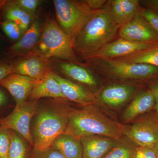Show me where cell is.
I'll list each match as a JSON object with an SVG mask.
<instances>
[{
  "instance_id": "obj_12",
  "label": "cell",
  "mask_w": 158,
  "mask_h": 158,
  "mask_svg": "<svg viewBox=\"0 0 158 158\" xmlns=\"http://www.w3.org/2000/svg\"><path fill=\"white\" fill-rule=\"evenodd\" d=\"M37 81L29 77L12 73L1 81L0 85L7 89L13 97L16 106H21L27 102Z\"/></svg>"
},
{
  "instance_id": "obj_29",
  "label": "cell",
  "mask_w": 158,
  "mask_h": 158,
  "mask_svg": "<svg viewBox=\"0 0 158 158\" xmlns=\"http://www.w3.org/2000/svg\"><path fill=\"white\" fill-rule=\"evenodd\" d=\"M30 158H65L58 150L52 146L44 151L33 149Z\"/></svg>"
},
{
  "instance_id": "obj_5",
  "label": "cell",
  "mask_w": 158,
  "mask_h": 158,
  "mask_svg": "<svg viewBox=\"0 0 158 158\" xmlns=\"http://www.w3.org/2000/svg\"><path fill=\"white\" fill-rule=\"evenodd\" d=\"M53 3L59 26L73 41L98 11L90 9L85 1L54 0Z\"/></svg>"
},
{
  "instance_id": "obj_14",
  "label": "cell",
  "mask_w": 158,
  "mask_h": 158,
  "mask_svg": "<svg viewBox=\"0 0 158 158\" xmlns=\"http://www.w3.org/2000/svg\"><path fill=\"white\" fill-rule=\"evenodd\" d=\"M54 78L59 83L65 99L70 100L83 106L94 104L95 98L92 94L81 86L52 72Z\"/></svg>"
},
{
  "instance_id": "obj_31",
  "label": "cell",
  "mask_w": 158,
  "mask_h": 158,
  "mask_svg": "<svg viewBox=\"0 0 158 158\" xmlns=\"http://www.w3.org/2000/svg\"><path fill=\"white\" fill-rule=\"evenodd\" d=\"M15 3L32 16L35 14L41 1L39 0H15Z\"/></svg>"
},
{
  "instance_id": "obj_35",
  "label": "cell",
  "mask_w": 158,
  "mask_h": 158,
  "mask_svg": "<svg viewBox=\"0 0 158 158\" xmlns=\"http://www.w3.org/2000/svg\"><path fill=\"white\" fill-rule=\"evenodd\" d=\"M149 8L158 11V0H149L145 2Z\"/></svg>"
},
{
  "instance_id": "obj_11",
  "label": "cell",
  "mask_w": 158,
  "mask_h": 158,
  "mask_svg": "<svg viewBox=\"0 0 158 158\" xmlns=\"http://www.w3.org/2000/svg\"><path fill=\"white\" fill-rule=\"evenodd\" d=\"M119 35L123 39L132 42L158 43V34L139 13L129 22L120 27Z\"/></svg>"
},
{
  "instance_id": "obj_38",
  "label": "cell",
  "mask_w": 158,
  "mask_h": 158,
  "mask_svg": "<svg viewBox=\"0 0 158 158\" xmlns=\"http://www.w3.org/2000/svg\"><path fill=\"white\" fill-rule=\"evenodd\" d=\"M1 118H0V122H1Z\"/></svg>"
},
{
  "instance_id": "obj_24",
  "label": "cell",
  "mask_w": 158,
  "mask_h": 158,
  "mask_svg": "<svg viewBox=\"0 0 158 158\" xmlns=\"http://www.w3.org/2000/svg\"><path fill=\"white\" fill-rule=\"evenodd\" d=\"M10 144L8 158H28L29 147L27 141L19 134L10 130Z\"/></svg>"
},
{
  "instance_id": "obj_17",
  "label": "cell",
  "mask_w": 158,
  "mask_h": 158,
  "mask_svg": "<svg viewBox=\"0 0 158 158\" xmlns=\"http://www.w3.org/2000/svg\"><path fill=\"white\" fill-rule=\"evenodd\" d=\"M110 9L113 19L120 27L132 20L141 9L137 0L112 1Z\"/></svg>"
},
{
  "instance_id": "obj_6",
  "label": "cell",
  "mask_w": 158,
  "mask_h": 158,
  "mask_svg": "<svg viewBox=\"0 0 158 158\" xmlns=\"http://www.w3.org/2000/svg\"><path fill=\"white\" fill-rule=\"evenodd\" d=\"M37 113V100L27 102L21 106H16L6 118H1L0 125L19 134L34 146L33 136L30 130L31 118Z\"/></svg>"
},
{
  "instance_id": "obj_9",
  "label": "cell",
  "mask_w": 158,
  "mask_h": 158,
  "mask_svg": "<svg viewBox=\"0 0 158 158\" xmlns=\"http://www.w3.org/2000/svg\"><path fill=\"white\" fill-rule=\"evenodd\" d=\"M157 44L134 42L120 38L105 45L86 59L105 60L118 59L147 49Z\"/></svg>"
},
{
  "instance_id": "obj_19",
  "label": "cell",
  "mask_w": 158,
  "mask_h": 158,
  "mask_svg": "<svg viewBox=\"0 0 158 158\" xmlns=\"http://www.w3.org/2000/svg\"><path fill=\"white\" fill-rule=\"evenodd\" d=\"M154 106L155 98L152 91L149 89L143 91L139 94L128 106L123 114V119L125 122L132 121Z\"/></svg>"
},
{
  "instance_id": "obj_4",
  "label": "cell",
  "mask_w": 158,
  "mask_h": 158,
  "mask_svg": "<svg viewBox=\"0 0 158 158\" xmlns=\"http://www.w3.org/2000/svg\"><path fill=\"white\" fill-rule=\"evenodd\" d=\"M39 50L48 59L54 57L81 65L73 49V41L53 19L46 23L40 36Z\"/></svg>"
},
{
  "instance_id": "obj_13",
  "label": "cell",
  "mask_w": 158,
  "mask_h": 158,
  "mask_svg": "<svg viewBox=\"0 0 158 158\" xmlns=\"http://www.w3.org/2000/svg\"><path fill=\"white\" fill-rule=\"evenodd\" d=\"M83 158H103L118 143V139L99 135H90L80 139Z\"/></svg>"
},
{
  "instance_id": "obj_34",
  "label": "cell",
  "mask_w": 158,
  "mask_h": 158,
  "mask_svg": "<svg viewBox=\"0 0 158 158\" xmlns=\"http://www.w3.org/2000/svg\"><path fill=\"white\" fill-rule=\"evenodd\" d=\"M150 89L152 91L154 96V107L155 108L156 113L158 116V83L152 85L150 86Z\"/></svg>"
},
{
  "instance_id": "obj_33",
  "label": "cell",
  "mask_w": 158,
  "mask_h": 158,
  "mask_svg": "<svg viewBox=\"0 0 158 158\" xmlns=\"http://www.w3.org/2000/svg\"><path fill=\"white\" fill-rule=\"evenodd\" d=\"M89 8L92 10H98L102 9L106 3L105 0H87L85 1Z\"/></svg>"
},
{
  "instance_id": "obj_20",
  "label": "cell",
  "mask_w": 158,
  "mask_h": 158,
  "mask_svg": "<svg viewBox=\"0 0 158 158\" xmlns=\"http://www.w3.org/2000/svg\"><path fill=\"white\" fill-rule=\"evenodd\" d=\"M0 9L5 21L15 23L23 33L31 26L33 16L17 6L14 1H0Z\"/></svg>"
},
{
  "instance_id": "obj_8",
  "label": "cell",
  "mask_w": 158,
  "mask_h": 158,
  "mask_svg": "<svg viewBox=\"0 0 158 158\" xmlns=\"http://www.w3.org/2000/svg\"><path fill=\"white\" fill-rule=\"evenodd\" d=\"M123 134L141 147H155L158 144V118H144L124 127Z\"/></svg>"
},
{
  "instance_id": "obj_27",
  "label": "cell",
  "mask_w": 158,
  "mask_h": 158,
  "mask_svg": "<svg viewBox=\"0 0 158 158\" xmlns=\"http://www.w3.org/2000/svg\"><path fill=\"white\" fill-rule=\"evenodd\" d=\"M10 144V130L0 125V158H8Z\"/></svg>"
},
{
  "instance_id": "obj_16",
  "label": "cell",
  "mask_w": 158,
  "mask_h": 158,
  "mask_svg": "<svg viewBox=\"0 0 158 158\" xmlns=\"http://www.w3.org/2000/svg\"><path fill=\"white\" fill-rule=\"evenodd\" d=\"M40 30L39 23H33L20 39L9 48V56L22 57L33 52L40 37Z\"/></svg>"
},
{
  "instance_id": "obj_7",
  "label": "cell",
  "mask_w": 158,
  "mask_h": 158,
  "mask_svg": "<svg viewBox=\"0 0 158 158\" xmlns=\"http://www.w3.org/2000/svg\"><path fill=\"white\" fill-rule=\"evenodd\" d=\"M108 73L118 78L140 80L152 77L158 74V67L146 64L129 63L112 60H97Z\"/></svg>"
},
{
  "instance_id": "obj_26",
  "label": "cell",
  "mask_w": 158,
  "mask_h": 158,
  "mask_svg": "<svg viewBox=\"0 0 158 158\" xmlns=\"http://www.w3.org/2000/svg\"><path fill=\"white\" fill-rule=\"evenodd\" d=\"M2 27L3 32L13 41H18L22 37L23 32L17 24L11 21H4L2 23Z\"/></svg>"
},
{
  "instance_id": "obj_30",
  "label": "cell",
  "mask_w": 158,
  "mask_h": 158,
  "mask_svg": "<svg viewBox=\"0 0 158 158\" xmlns=\"http://www.w3.org/2000/svg\"><path fill=\"white\" fill-rule=\"evenodd\" d=\"M131 158H157L155 147H138L133 150Z\"/></svg>"
},
{
  "instance_id": "obj_22",
  "label": "cell",
  "mask_w": 158,
  "mask_h": 158,
  "mask_svg": "<svg viewBox=\"0 0 158 158\" xmlns=\"http://www.w3.org/2000/svg\"><path fill=\"white\" fill-rule=\"evenodd\" d=\"M60 66L62 72L74 81L90 87H95L97 85L94 77L81 65L68 62H63Z\"/></svg>"
},
{
  "instance_id": "obj_10",
  "label": "cell",
  "mask_w": 158,
  "mask_h": 158,
  "mask_svg": "<svg viewBox=\"0 0 158 158\" xmlns=\"http://www.w3.org/2000/svg\"><path fill=\"white\" fill-rule=\"evenodd\" d=\"M48 59L39 51H33L11 63L12 72L39 81L50 72Z\"/></svg>"
},
{
  "instance_id": "obj_1",
  "label": "cell",
  "mask_w": 158,
  "mask_h": 158,
  "mask_svg": "<svg viewBox=\"0 0 158 158\" xmlns=\"http://www.w3.org/2000/svg\"><path fill=\"white\" fill-rule=\"evenodd\" d=\"M120 27L113 19L110 6L98 10L74 38L76 55L87 59L111 42Z\"/></svg>"
},
{
  "instance_id": "obj_28",
  "label": "cell",
  "mask_w": 158,
  "mask_h": 158,
  "mask_svg": "<svg viewBox=\"0 0 158 158\" xmlns=\"http://www.w3.org/2000/svg\"><path fill=\"white\" fill-rule=\"evenodd\" d=\"M139 13L154 31L158 34V11L148 8L140 9Z\"/></svg>"
},
{
  "instance_id": "obj_37",
  "label": "cell",
  "mask_w": 158,
  "mask_h": 158,
  "mask_svg": "<svg viewBox=\"0 0 158 158\" xmlns=\"http://www.w3.org/2000/svg\"><path fill=\"white\" fill-rule=\"evenodd\" d=\"M155 148L156 153L157 157L158 158V144H156V145L155 146Z\"/></svg>"
},
{
  "instance_id": "obj_18",
  "label": "cell",
  "mask_w": 158,
  "mask_h": 158,
  "mask_svg": "<svg viewBox=\"0 0 158 158\" xmlns=\"http://www.w3.org/2000/svg\"><path fill=\"white\" fill-rule=\"evenodd\" d=\"M32 100H37L43 98L65 99L62 94L59 83L50 71L34 86L30 95Z\"/></svg>"
},
{
  "instance_id": "obj_25",
  "label": "cell",
  "mask_w": 158,
  "mask_h": 158,
  "mask_svg": "<svg viewBox=\"0 0 158 158\" xmlns=\"http://www.w3.org/2000/svg\"><path fill=\"white\" fill-rule=\"evenodd\" d=\"M134 149L129 144L118 142L103 158H131Z\"/></svg>"
},
{
  "instance_id": "obj_21",
  "label": "cell",
  "mask_w": 158,
  "mask_h": 158,
  "mask_svg": "<svg viewBox=\"0 0 158 158\" xmlns=\"http://www.w3.org/2000/svg\"><path fill=\"white\" fill-rule=\"evenodd\" d=\"M65 158H83L81 141L72 135L64 133L56 138L52 146Z\"/></svg>"
},
{
  "instance_id": "obj_3",
  "label": "cell",
  "mask_w": 158,
  "mask_h": 158,
  "mask_svg": "<svg viewBox=\"0 0 158 158\" xmlns=\"http://www.w3.org/2000/svg\"><path fill=\"white\" fill-rule=\"evenodd\" d=\"M33 128L34 149L44 151L52 147L58 136L65 133L68 124V108L52 107L37 113Z\"/></svg>"
},
{
  "instance_id": "obj_15",
  "label": "cell",
  "mask_w": 158,
  "mask_h": 158,
  "mask_svg": "<svg viewBox=\"0 0 158 158\" xmlns=\"http://www.w3.org/2000/svg\"><path fill=\"white\" fill-rule=\"evenodd\" d=\"M137 88L132 85H113L104 88L100 94V101L111 108L121 106L135 93Z\"/></svg>"
},
{
  "instance_id": "obj_32",
  "label": "cell",
  "mask_w": 158,
  "mask_h": 158,
  "mask_svg": "<svg viewBox=\"0 0 158 158\" xmlns=\"http://www.w3.org/2000/svg\"><path fill=\"white\" fill-rule=\"evenodd\" d=\"M12 73L13 72L11 63L5 61L0 62V81Z\"/></svg>"
},
{
  "instance_id": "obj_2",
  "label": "cell",
  "mask_w": 158,
  "mask_h": 158,
  "mask_svg": "<svg viewBox=\"0 0 158 158\" xmlns=\"http://www.w3.org/2000/svg\"><path fill=\"white\" fill-rule=\"evenodd\" d=\"M68 124L65 133L77 138L99 135L119 139L124 127L102 113L94 104L81 109L68 108Z\"/></svg>"
},
{
  "instance_id": "obj_36",
  "label": "cell",
  "mask_w": 158,
  "mask_h": 158,
  "mask_svg": "<svg viewBox=\"0 0 158 158\" xmlns=\"http://www.w3.org/2000/svg\"><path fill=\"white\" fill-rule=\"evenodd\" d=\"M8 98L6 94L0 90V107L5 106L7 103Z\"/></svg>"
},
{
  "instance_id": "obj_23",
  "label": "cell",
  "mask_w": 158,
  "mask_h": 158,
  "mask_svg": "<svg viewBox=\"0 0 158 158\" xmlns=\"http://www.w3.org/2000/svg\"><path fill=\"white\" fill-rule=\"evenodd\" d=\"M114 60L129 63L149 64L158 67V44L147 49Z\"/></svg>"
}]
</instances>
